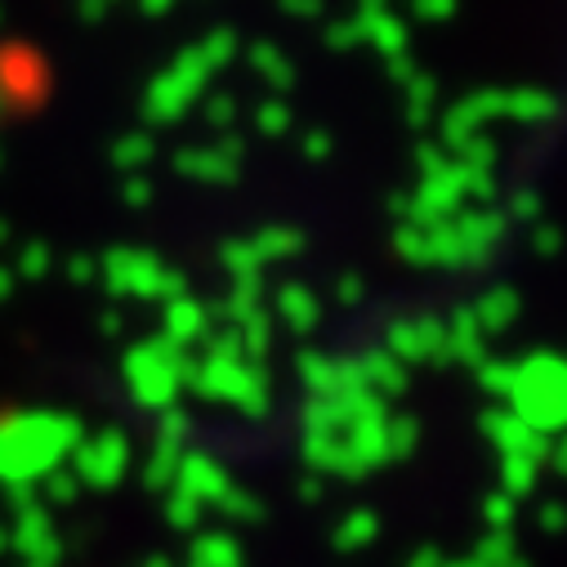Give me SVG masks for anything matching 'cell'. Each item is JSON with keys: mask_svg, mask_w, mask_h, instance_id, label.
I'll list each match as a JSON object with an SVG mask.
<instances>
[{"mask_svg": "<svg viewBox=\"0 0 567 567\" xmlns=\"http://www.w3.org/2000/svg\"><path fill=\"white\" fill-rule=\"evenodd\" d=\"M505 402L540 439L567 434V358H558V353L523 358Z\"/></svg>", "mask_w": 567, "mask_h": 567, "instance_id": "6da1fadb", "label": "cell"}, {"mask_svg": "<svg viewBox=\"0 0 567 567\" xmlns=\"http://www.w3.org/2000/svg\"><path fill=\"white\" fill-rule=\"evenodd\" d=\"M478 430H483V439L501 452V461H509V456H518V461H545L549 456V439H540L536 430H527V424L509 411V406H487L483 411V420H478Z\"/></svg>", "mask_w": 567, "mask_h": 567, "instance_id": "7a4b0ae2", "label": "cell"}, {"mask_svg": "<svg viewBox=\"0 0 567 567\" xmlns=\"http://www.w3.org/2000/svg\"><path fill=\"white\" fill-rule=\"evenodd\" d=\"M447 340V322L439 318H398L384 331V349L402 362V367H420V362H439Z\"/></svg>", "mask_w": 567, "mask_h": 567, "instance_id": "3957f363", "label": "cell"}, {"mask_svg": "<svg viewBox=\"0 0 567 567\" xmlns=\"http://www.w3.org/2000/svg\"><path fill=\"white\" fill-rule=\"evenodd\" d=\"M487 331L478 327V318H474V309H456L452 318H447V340H443V353H439V362L443 367H478L483 358H487Z\"/></svg>", "mask_w": 567, "mask_h": 567, "instance_id": "277c9868", "label": "cell"}, {"mask_svg": "<svg viewBox=\"0 0 567 567\" xmlns=\"http://www.w3.org/2000/svg\"><path fill=\"white\" fill-rule=\"evenodd\" d=\"M452 224H456L461 241L470 246V255L478 259V268L492 259V250H496V246L505 241V233H509V219L496 215V210H487V206H478V210H461Z\"/></svg>", "mask_w": 567, "mask_h": 567, "instance_id": "5b68a950", "label": "cell"}, {"mask_svg": "<svg viewBox=\"0 0 567 567\" xmlns=\"http://www.w3.org/2000/svg\"><path fill=\"white\" fill-rule=\"evenodd\" d=\"M358 367H362V384H367L371 393L389 398V402L406 389V367H402L389 349H367V353H358Z\"/></svg>", "mask_w": 567, "mask_h": 567, "instance_id": "8992f818", "label": "cell"}, {"mask_svg": "<svg viewBox=\"0 0 567 567\" xmlns=\"http://www.w3.org/2000/svg\"><path fill=\"white\" fill-rule=\"evenodd\" d=\"M358 19H362V32H367V45H375L389 63L406 54V23L393 10H358Z\"/></svg>", "mask_w": 567, "mask_h": 567, "instance_id": "52a82bcc", "label": "cell"}, {"mask_svg": "<svg viewBox=\"0 0 567 567\" xmlns=\"http://www.w3.org/2000/svg\"><path fill=\"white\" fill-rule=\"evenodd\" d=\"M277 313H281V322H287L296 336H309V331L322 322L318 296H313L309 287H300V281H291L287 291H277Z\"/></svg>", "mask_w": 567, "mask_h": 567, "instance_id": "ba28073f", "label": "cell"}, {"mask_svg": "<svg viewBox=\"0 0 567 567\" xmlns=\"http://www.w3.org/2000/svg\"><path fill=\"white\" fill-rule=\"evenodd\" d=\"M518 309H523V300H518L514 287H492V291L478 296L474 318H478V327H483L487 336H496V331H509V327L518 322Z\"/></svg>", "mask_w": 567, "mask_h": 567, "instance_id": "9c48e42d", "label": "cell"}, {"mask_svg": "<svg viewBox=\"0 0 567 567\" xmlns=\"http://www.w3.org/2000/svg\"><path fill=\"white\" fill-rule=\"evenodd\" d=\"M505 116L523 125H545L558 116V99L545 90H505Z\"/></svg>", "mask_w": 567, "mask_h": 567, "instance_id": "30bf717a", "label": "cell"}, {"mask_svg": "<svg viewBox=\"0 0 567 567\" xmlns=\"http://www.w3.org/2000/svg\"><path fill=\"white\" fill-rule=\"evenodd\" d=\"M296 367H300V380H305L309 398H327V393H336V389H340V358L305 349V353L296 358Z\"/></svg>", "mask_w": 567, "mask_h": 567, "instance_id": "8fae6325", "label": "cell"}, {"mask_svg": "<svg viewBox=\"0 0 567 567\" xmlns=\"http://www.w3.org/2000/svg\"><path fill=\"white\" fill-rule=\"evenodd\" d=\"M402 103H406V121H411V125H424V121H430V112H434V103H439V81L424 76V72H415V76L402 85Z\"/></svg>", "mask_w": 567, "mask_h": 567, "instance_id": "7c38bea8", "label": "cell"}, {"mask_svg": "<svg viewBox=\"0 0 567 567\" xmlns=\"http://www.w3.org/2000/svg\"><path fill=\"white\" fill-rule=\"evenodd\" d=\"M375 532H380L375 509H349L344 523L336 527V545H340V549H362V545L375 540Z\"/></svg>", "mask_w": 567, "mask_h": 567, "instance_id": "4fadbf2b", "label": "cell"}, {"mask_svg": "<svg viewBox=\"0 0 567 567\" xmlns=\"http://www.w3.org/2000/svg\"><path fill=\"white\" fill-rule=\"evenodd\" d=\"M514 371H518V362L483 358V362L474 367V380H478V389H483L487 398H509V389H514Z\"/></svg>", "mask_w": 567, "mask_h": 567, "instance_id": "5bb4252c", "label": "cell"}, {"mask_svg": "<svg viewBox=\"0 0 567 567\" xmlns=\"http://www.w3.org/2000/svg\"><path fill=\"white\" fill-rule=\"evenodd\" d=\"M536 474H540L536 461H518V456H509V461H501V492H505L509 501H523V496L536 492Z\"/></svg>", "mask_w": 567, "mask_h": 567, "instance_id": "9a60e30c", "label": "cell"}, {"mask_svg": "<svg viewBox=\"0 0 567 567\" xmlns=\"http://www.w3.org/2000/svg\"><path fill=\"white\" fill-rule=\"evenodd\" d=\"M305 250V237L296 233V228H264L259 237H255V255L268 264V259H291V255H300Z\"/></svg>", "mask_w": 567, "mask_h": 567, "instance_id": "2e32d148", "label": "cell"}, {"mask_svg": "<svg viewBox=\"0 0 567 567\" xmlns=\"http://www.w3.org/2000/svg\"><path fill=\"white\" fill-rule=\"evenodd\" d=\"M514 545H518L514 532H487V536L478 540V563H483V567H527Z\"/></svg>", "mask_w": 567, "mask_h": 567, "instance_id": "e0dca14e", "label": "cell"}, {"mask_svg": "<svg viewBox=\"0 0 567 567\" xmlns=\"http://www.w3.org/2000/svg\"><path fill=\"white\" fill-rule=\"evenodd\" d=\"M255 68L268 76V85H277V90H291L296 85V68H291V59H281L277 54V45H255Z\"/></svg>", "mask_w": 567, "mask_h": 567, "instance_id": "ac0fdd59", "label": "cell"}, {"mask_svg": "<svg viewBox=\"0 0 567 567\" xmlns=\"http://www.w3.org/2000/svg\"><path fill=\"white\" fill-rule=\"evenodd\" d=\"M415 439H420L415 415H389V447H393V461L411 456V452H415Z\"/></svg>", "mask_w": 567, "mask_h": 567, "instance_id": "d6986e66", "label": "cell"}, {"mask_svg": "<svg viewBox=\"0 0 567 567\" xmlns=\"http://www.w3.org/2000/svg\"><path fill=\"white\" fill-rule=\"evenodd\" d=\"M362 41H367V32H362V19H358V14H349V19H340V23L327 28V45H331V50H353V45H362Z\"/></svg>", "mask_w": 567, "mask_h": 567, "instance_id": "ffe728a7", "label": "cell"}, {"mask_svg": "<svg viewBox=\"0 0 567 567\" xmlns=\"http://www.w3.org/2000/svg\"><path fill=\"white\" fill-rule=\"evenodd\" d=\"M514 514H518V501H509L505 492H496V496L483 501V518L492 523V532H509L514 527Z\"/></svg>", "mask_w": 567, "mask_h": 567, "instance_id": "44dd1931", "label": "cell"}, {"mask_svg": "<svg viewBox=\"0 0 567 567\" xmlns=\"http://www.w3.org/2000/svg\"><path fill=\"white\" fill-rule=\"evenodd\" d=\"M505 219H509V224H540V197H536L532 188L514 193V197H509V210H505Z\"/></svg>", "mask_w": 567, "mask_h": 567, "instance_id": "7402d4cb", "label": "cell"}, {"mask_svg": "<svg viewBox=\"0 0 567 567\" xmlns=\"http://www.w3.org/2000/svg\"><path fill=\"white\" fill-rule=\"evenodd\" d=\"M558 246H563V233H558V224H532V250L536 255H545V259H554L558 255Z\"/></svg>", "mask_w": 567, "mask_h": 567, "instance_id": "603a6c76", "label": "cell"}, {"mask_svg": "<svg viewBox=\"0 0 567 567\" xmlns=\"http://www.w3.org/2000/svg\"><path fill=\"white\" fill-rule=\"evenodd\" d=\"M259 130L264 134H287L291 130V107L287 103H264L259 107Z\"/></svg>", "mask_w": 567, "mask_h": 567, "instance_id": "cb8c5ba5", "label": "cell"}, {"mask_svg": "<svg viewBox=\"0 0 567 567\" xmlns=\"http://www.w3.org/2000/svg\"><path fill=\"white\" fill-rule=\"evenodd\" d=\"M241 344L255 349V353L268 349V318H264V313H250V318H246V327H241Z\"/></svg>", "mask_w": 567, "mask_h": 567, "instance_id": "d4e9b609", "label": "cell"}, {"mask_svg": "<svg viewBox=\"0 0 567 567\" xmlns=\"http://www.w3.org/2000/svg\"><path fill=\"white\" fill-rule=\"evenodd\" d=\"M536 523H540V532L558 536V532L567 527V505H563V501H545V505L536 509Z\"/></svg>", "mask_w": 567, "mask_h": 567, "instance_id": "484cf974", "label": "cell"}, {"mask_svg": "<svg viewBox=\"0 0 567 567\" xmlns=\"http://www.w3.org/2000/svg\"><path fill=\"white\" fill-rule=\"evenodd\" d=\"M411 10H415V19H424V23H443V19H452L456 0H411Z\"/></svg>", "mask_w": 567, "mask_h": 567, "instance_id": "4316f807", "label": "cell"}, {"mask_svg": "<svg viewBox=\"0 0 567 567\" xmlns=\"http://www.w3.org/2000/svg\"><path fill=\"white\" fill-rule=\"evenodd\" d=\"M336 300H340L344 309L362 305V300H367V281H362V277H353V272H344V277L336 281Z\"/></svg>", "mask_w": 567, "mask_h": 567, "instance_id": "83f0119b", "label": "cell"}, {"mask_svg": "<svg viewBox=\"0 0 567 567\" xmlns=\"http://www.w3.org/2000/svg\"><path fill=\"white\" fill-rule=\"evenodd\" d=\"M300 148H305V157H309V162H327V157H331V134H322V130H309Z\"/></svg>", "mask_w": 567, "mask_h": 567, "instance_id": "f1b7e54d", "label": "cell"}, {"mask_svg": "<svg viewBox=\"0 0 567 567\" xmlns=\"http://www.w3.org/2000/svg\"><path fill=\"white\" fill-rule=\"evenodd\" d=\"M281 10H287L291 19H318L327 6H322V0H281Z\"/></svg>", "mask_w": 567, "mask_h": 567, "instance_id": "f546056e", "label": "cell"}, {"mask_svg": "<svg viewBox=\"0 0 567 567\" xmlns=\"http://www.w3.org/2000/svg\"><path fill=\"white\" fill-rule=\"evenodd\" d=\"M228 259H233V268H241V272H250V268L264 264V259L255 255V246H228Z\"/></svg>", "mask_w": 567, "mask_h": 567, "instance_id": "4dcf8cb0", "label": "cell"}, {"mask_svg": "<svg viewBox=\"0 0 567 567\" xmlns=\"http://www.w3.org/2000/svg\"><path fill=\"white\" fill-rule=\"evenodd\" d=\"M415 72H420V68H415V63H411V59H406V54H402V59H393V63H389V76H393V81H398V85H406V81H411V76H415Z\"/></svg>", "mask_w": 567, "mask_h": 567, "instance_id": "1f68e13d", "label": "cell"}, {"mask_svg": "<svg viewBox=\"0 0 567 567\" xmlns=\"http://www.w3.org/2000/svg\"><path fill=\"white\" fill-rule=\"evenodd\" d=\"M322 492H327V483H322L318 474H305V483H300V496H305L309 505H318V501H322Z\"/></svg>", "mask_w": 567, "mask_h": 567, "instance_id": "d6a6232c", "label": "cell"}, {"mask_svg": "<svg viewBox=\"0 0 567 567\" xmlns=\"http://www.w3.org/2000/svg\"><path fill=\"white\" fill-rule=\"evenodd\" d=\"M228 505H233L228 514H237V518H259V501L255 496H233Z\"/></svg>", "mask_w": 567, "mask_h": 567, "instance_id": "836d02e7", "label": "cell"}, {"mask_svg": "<svg viewBox=\"0 0 567 567\" xmlns=\"http://www.w3.org/2000/svg\"><path fill=\"white\" fill-rule=\"evenodd\" d=\"M549 461H554V470L567 478V434H558V443L549 447Z\"/></svg>", "mask_w": 567, "mask_h": 567, "instance_id": "e575fe53", "label": "cell"}, {"mask_svg": "<svg viewBox=\"0 0 567 567\" xmlns=\"http://www.w3.org/2000/svg\"><path fill=\"white\" fill-rule=\"evenodd\" d=\"M406 567H443V558H439V549H430V545H424Z\"/></svg>", "mask_w": 567, "mask_h": 567, "instance_id": "d590c367", "label": "cell"}, {"mask_svg": "<svg viewBox=\"0 0 567 567\" xmlns=\"http://www.w3.org/2000/svg\"><path fill=\"white\" fill-rule=\"evenodd\" d=\"M362 10H389V0H362Z\"/></svg>", "mask_w": 567, "mask_h": 567, "instance_id": "8d00e7d4", "label": "cell"}, {"mask_svg": "<svg viewBox=\"0 0 567 567\" xmlns=\"http://www.w3.org/2000/svg\"><path fill=\"white\" fill-rule=\"evenodd\" d=\"M443 567H483V563L474 558V563H443Z\"/></svg>", "mask_w": 567, "mask_h": 567, "instance_id": "74e56055", "label": "cell"}]
</instances>
